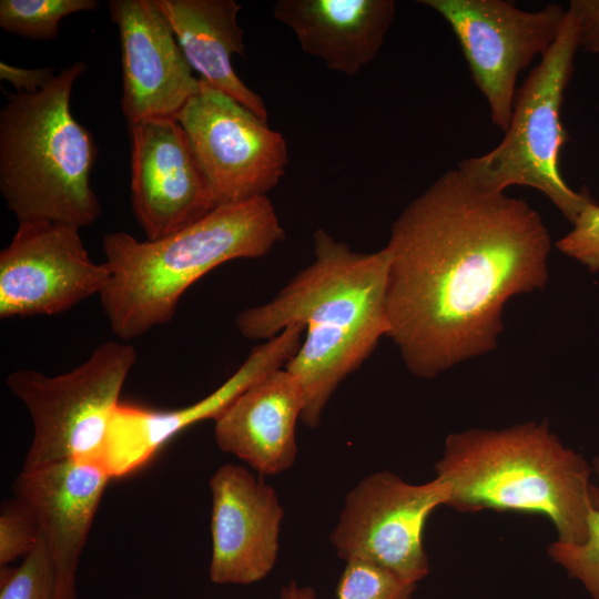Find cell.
Here are the masks:
<instances>
[{"label": "cell", "instance_id": "obj_1", "mask_svg": "<svg viewBox=\"0 0 599 599\" xmlns=\"http://www.w3.org/2000/svg\"><path fill=\"white\" fill-rule=\"evenodd\" d=\"M385 247L387 337L432 379L496 348L506 302L545 288L551 240L527 202L453 169L398 215Z\"/></svg>", "mask_w": 599, "mask_h": 599}, {"label": "cell", "instance_id": "obj_2", "mask_svg": "<svg viewBox=\"0 0 599 599\" xmlns=\"http://www.w3.org/2000/svg\"><path fill=\"white\" fill-rule=\"evenodd\" d=\"M313 241L314 261L270 302L235 318L250 339L267 341L292 325L305 327V339L284 367L302 387L301 422L309 428L319 425L339 384L388 333L387 248L357 252L321 229Z\"/></svg>", "mask_w": 599, "mask_h": 599}, {"label": "cell", "instance_id": "obj_3", "mask_svg": "<svg viewBox=\"0 0 599 599\" xmlns=\"http://www.w3.org/2000/svg\"><path fill=\"white\" fill-rule=\"evenodd\" d=\"M285 238L267 196L221 204L165 237L139 241L125 232L104 235L110 272L99 294L113 333L124 342L169 323L183 293L229 261L266 255Z\"/></svg>", "mask_w": 599, "mask_h": 599}, {"label": "cell", "instance_id": "obj_4", "mask_svg": "<svg viewBox=\"0 0 599 599\" xmlns=\"http://www.w3.org/2000/svg\"><path fill=\"white\" fill-rule=\"evenodd\" d=\"M591 469L546 420L450 434L435 465L436 478L448 488L445 506L544 515L557 530L556 541L567 545L586 541L589 518L599 510Z\"/></svg>", "mask_w": 599, "mask_h": 599}, {"label": "cell", "instance_id": "obj_5", "mask_svg": "<svg viewBox=\"0 0 599 599\" xmlns=\"http://www.w3.org/2000/svg\"><path fill=\"white\" fill-rule=\"evenodd\" d=\"M85 69L75 62L38 92L7 94L0 112V192L19 222L81 229L102 212L90 180L97 146L70 109L72 88Z\"/></svg>", "mask_w": 599, "mask_h": 599}, {"label": "cell", "instance_id": "obj_6", "mask_svg": "<svg viewBox=\"0 0 599 599\" xmlns=\"http://www.w3.org/2000/svg\"><path fill=\"white\" fill-rule=\"evenodd\" d=\"M579 49L578 21L567 10L556 42L516 92L504 139L486 154L465 159L457 166L486 192H505L511 185L534 187L570 223L593 201L587 191L572 190L560 171V152L568 140L561 106Z\"/></svg>", "mask_w": 599, "mask_h": 599}, {"label": "cell", "instance_id": "obj_7", "mask_svg": "<svg viewBox=\"0 0 599 599\" xmlns=\"http://www.w3.org/2000/svg\"><path fill=\"white\" fill-rule=\"evenodd\" d=\"M136 359L133 345L108 341L84 363L61 375L11 372L7 385L24 404L33 424L21 471L68 459L105 466L112 419Z\"/></svg>", "mask_w": 599, "mask_h": 599}, {"label": "cell", "instance_id": "obj_8", "mask_svg": "<svg viewBox=\"0 0 599 599\" xmlns=\"http://www.w3.org/2000/svg\"><path fill=\"white\" fill-rule=\"evenodd\" d=\"M450 26L491 122L506 131L519 73L556 42L566 11L547 4L525 11L504 0H422Z\"/></svg>", "mask_w": 599, "mask_h": 599}, {"label": "cell", "instance_id": "obj_9", "mask_svg": "<svg viewBox=\"0 0 599 599\" xmlns=\"http://www.w3.org/2000/svg\"><path fill=\"white\" fill-rule=\"evenodd\" d=\"M447 499L436 477L414 485L388 470L373 473L347 493L329 541L345 562L369 561L417 585L430 569L423 545L427 518Z\"/></svg>", "mask_w": 599, "mask_h": 599}, {"label": "cell", "instance_id": "obj_10", "mask_svg": "<svg viewBox=\"0 0 599 599\" xmlns=\"http://www.w3.org/2000/svg\"><path fill=\"white\" fill-rule=\"evenodd\" d=\"M176 120L217 205L266 196L285 174L288 153L283 135L203 80Z\"/></svg>", "mask_w": 599, "mask_h": 599}, {"label": "cell", "instance_id": "obj_11", "mask_svg": "<svg viewBox=\"0 0 599 599\" xmlns=\"http://www.w3.org/2000/svg\"><path fill=\"white\" fill-rule=\"evenodd\" d=\"M78 227L44 220L19 222L0 252V317L63 313L99 295L110 272L94 263Z\"/></svg>", "mask_w": 599, "mask_h": 599}, {"label": "cell", "instance_id": "obj_12", "mask_svg": "<svg viewBox=\"0 0 599 599\" xmlns=\"http://www.w3.org/2000/svg\"><path fill=\"white\" fill-rule=\"evenodd\" d=\"M128 126L132 206L148 240L183 230L217 206L176 119H148Z\"/></svg>", "mask_w": 599, "mask_h": 599}, {"label": "cell", "instance_id": "obj_13", "mask_svg": "<svg viewBox=\"0 0 599 599\" xmlns=\"http://www.w3.org/2000/svg\"><path fill=\"white\" fill-rule=\"evenodd\" d=\"M212 555L216 585H251L274 568L284 509L275 489L250 469L225 464L209 481Z\"/></svg>", "mask_w": 599, "mask_h": 599}, {"label": "cell", "instance_id": "obj_14", "mask_svg": "<svg viewBox=\"0 0 599 599\" xmlns=\"http://www.w3.org/2000/svg\"><path fill=\"white\" fill-rule=\"evenodd\" d=\"M119 31L128 124L148 119H176L200 89L175 35L154 0H111Z\"/></svg>", "mask_w": 599, "mask_h": 599}, {"label": "cell", "instance_id": "obj_15", "mask_svg": "<svg viewBox=\"0 0 599 599\" xmlns=\"http://www.w3.org/2000/svg\"><path fill=\"white\" fill-rule=\"evenodd\" d=\"M304 332L303 325H292L256 346L227 380L190 406L160 412L120 403L112 419L105 460L111 476L139 468L189 426L215 420L248 386L284 367L298 351Z\"/></svg>", "mask_w": 599, "mask_h": 599}, {"label": "cell", "instance_id": "obj_16", "mask_svg": "<svg viewBox=\"0 0 599 599\" xmlns=\"http://www.w3.org/2000/svg\"><path fill=\"white\" fill-rule=\"evenodd\" d=\"M105 466L68 459L21 471L12 490L33 512L55 570L54 599H77V570L105 486Z\"/></svg>", "mask_w": 599, "mask_h": 599}, {"label": "cell", "instance_id": "obj_17", "mask_svg": "<svg viewBox=\"0 0 599 599\" xmlns=\"http://www.w3.org/2000/svg\"><path fill=\"white\" fill-rule=\"evenodd\" d=\"M304 395L295 376L277 368L248 386L216 419L217 447L261 476L292 468L297 456L296 423Z\"/></svg>", "mask_w": 599, "mask_h": 599}, {"label": "cell", "instance_id": "obj_18", "mask_svg": "<svg viewBox=\"0 0 599 599\" xmlns=\"http://www.w3.org/2000/svg\"><path fill=\"white\" fill-rule=\"evenodd\" d=\"M274 17L302 50L328 69L356 75L379 53L394 21V0H278Z\"/></svg>", "mask_w": 599, "mask_h": 599}, {"label": "cell", "instance_id": "obj_19", "mask_svg": "<svg viewBox=\"0 0 599 599\" xmlns=\"http://www.w3.org/2000/svg\"><path fill=\"white\" fill-rule=\"evenodd\" d=\"M190 67L210 87L222 91L267 120L263 99L235 73L233 54L246 57L244 31L234 0H154Z\"/></svg>", "mask_w": 599, "mask_h": 599}, {"label": "cell", "instance_id": "obj_20", "mask_svg": "<svg viewBox=\"0 0 599 599\" xmlns=\"http://www.w3.org/2000/svg\"><path fill=\"white\" fill-rule=\"evenodd\" d=\"M98 6L97 0H1L0 27L27 39L52 40L64 17Z\"/></svg>", "mask_w": 599, "mask_h": 599}, {"label": "cell", "instance_id": "obj_21", "mask_svg": "<svg viewBox=\"0 0 599 599\" xmlns=\"http://www.w3.org/2000/svg\"><path fill=\"white\" fill-rule=\"evenodd\" d=\"M55 570L41 535L18 567L1 566L0 599H54Z\"/></svg>", "mask_w": 599, "mask_h": 599}, {"label": "cell", "instance_id": "obj_22", "mask_svg": "<svg viewBox=\"0 0 599 599\" xmlns=\"http://www.w3.org/2000/svg\"><path fill=\"white\" fill-rule=\"evenodd\" d=\"M417 588L394 572L369 561L353 559L336 586L337 599H410Z\"/></svg>", "mask_w": 599, "mask_h": 599}, {"label": "cell", "instance_id": "obj_23", "mask_svg": "<svg viewBox=\"0 0 599 599\" xmlns=\"http://www.w3.org/2000/svg\"><path fill=\"white\" fill-rule=\"evenodd\" d=\"M593 471L599 478V456L593 459ZM548 555L567 575L581 582L591 599H599V510L591 514L588 536L581 545L554 541Z\"/></svg>", "mask_w": 599, "mask_h": 599}, {"label": "cell", "instance_id": "obj_24", "mask_svg": "<svg viewBox=\"0 0 599 599\" xmlns=\"http://www.w3.org/2000/svg\"><path fill=\"white\" fill-rule=\"evenodd\" d=\"M41 539L39 524L31 509L16 496L0 510V566L26 557Z\"/></svg>", "mask_w": 599, "mask_h": 599}, {"label": "cell", "instance_id": "obj_25", "mask_svg": "<svg viewBox=\"0 0 599 599\" xmlns=\"http://www.w3.org/2000/svg\"><path fill=\"white\" fill-rule=\"evenodd\" d=\"M572 225L556 243L557 247L590 272H599V205L595 200L583 207Z\"/></svg>", "mask_w": 599, "mask_h": 599}, {"label": "cell", "instance_id": "obj_26", "mask_svg": "<svg viewBox=\"0 0 599 599\" xmlns=\"http://www.w3.org/2000/svg\"><path fill=\"white\" fill-rule=\"evenodd\" d=\"M568 10L578 21L580 49L599 53V0H572Z\"/></svg>", "mask_w": 599, "mask_h": 599}, {"label": "cell", "instance_id": "obj_27", "mask_svg": "<svg viewBox=\"0 0 599 599\" xmlns=\"http://www.w3.org/2000/svg\"><path fill=\"white\" fill-rule=\"evenodd\" d=\"M54 68L27 69L0 62V79L10 82L18 92L34 93L54 79Z\"/></svg>", "mask_w": 599, "mask_h": 599}, {"label": "cell", "instance_id": "obj_28", "mask_svg": "<svg viewBox=\"0 0 599 599\" xmlns=\"http://www.w3.org/2000/svg\"><path fill=\"white\" fill-rule=\"evenodd\" d=\"M280 599H317V595L312 587L291 581L281 588Z\"/></svg>", "mask_w": 599, "mask_h": 599}]
</instances>
